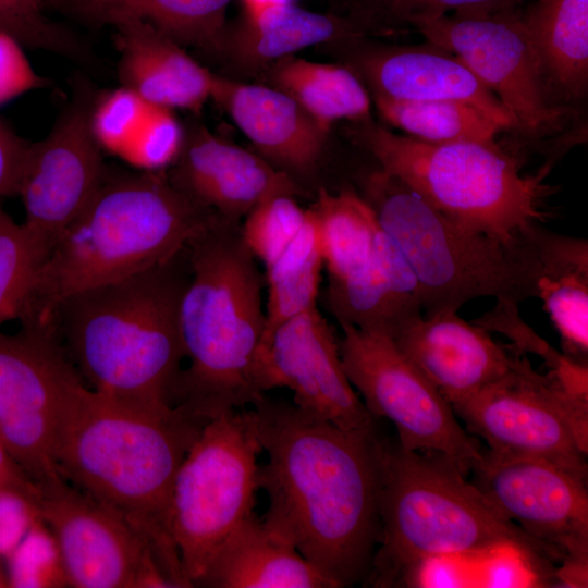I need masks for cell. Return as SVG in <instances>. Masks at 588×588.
I'll return each instance as SVG.
<instances>
[{"instance_id": "6da1fadb", "label": "cell", "mask_w": 588, "mask_h": 588, "mask_svg": "<svg viewBox=\"0 0 588 588\" xmlns=\"http://www.w3.org/2000/svg\"><path fill=\"white\" fill-rule=\"evenodd\" d=\"M253 409L268 455L258 469L264 524L334 588L366 584L381 539L388 446L376 425L342 428L266 394Z\"/></svg>"}, {"instance_id": "7a4b0ae2", "label": "cell", "mask_w": 588, "mask_h": 588, "mask_svg": "<svg viewBox=\"0 0 588 588\" xmlns=\"http://www.w3.org/2000/svg\"><path fill=\"white\" fill-rule=\"evenodd\" d=\"M208 421L180 407L157 411L100 394L83 382L60 415L59 474L127 524L174 587H191L170 530L173 483Z\"/></svg>"}, {"instance_id": "3957f363", "label": "cell", "mask_w": 588, "mask_h": 588, "mask_svg": "<svg viewBox=\"0 0 588 588\" xmlns=\"http://www.w3.org/2000/svg\"><path fill=\"white\" fill-rule=\"evenodd\" d=\"M188 278L186 246L166 262L61 303L54 326L91 390L146 408L174 407L185 358L179 309Z\"/></svg>"}, {"instance_id": "277c9868", "label": "cell", "mask_w": 588, "mask_h": 588, "mask_svg": "<svg viewBox=\"0 0 588 588\" xmlns=\"http://www.w3.org/2000/svg\"><path fill=\"white\" fill-rule=\"evenodd\" d=\"M213 216L154 171L110 173L51 247L19 318L54 327L68 297L166 262Z\"/></svg>"}, {"instance_id": "5b68a950", "label": "cell", "mask_w": 588, "mask_h": 588, "mask_svg": "<svg viewBox=\"0 0 588 588\" xmlns=\"http://www.w3.org/2000/svg\"><path fill=\"white\" fill-rule=\"evenodd\" d=\"M187 253L179 326L189 366L181 372L174 407L209 421L265 395L254 379L265 327L262 282L241 231L220 216L189 241Z\"/></svg>"}, {"instance_id": "8992f818", "label": "cell", "mask_w": 588, "mask_h": 588, "mask_svg": "<svg viewBox=\"0 0 588 588\" xmlns=\"http://www.w3.org/2000/svg\"><path fill=\"white\" fill-rule=\"evenodd\" d=\"M381 539L366 584L412 587L419 566L443 556L486 555L514 547L541 578L564 556L507 519L449 456L388 443L380 495Z\"/></svg>"}, {"instance_id": "52a82bcc", "label": "cell", "mask_w": 588, "mask_h": 588, "mask_svg": "<svg viewBox=\"0 0 588 588\" xmlns=\"http://www.w3.org/2000/svg\"><path fill=\"white\" fill-rule=\"evenodd\" d=\"M364 189L417 279L426 316L456 313L478 297L516 305L538 297L540 264L527 232L506 244L468 229L381 169L366 177Z\"/></svg>"}, {"instance_id": "ba28073f", "label": "cell", "mask_w": 588, "mask_h": 588, "mask_svg": "<svg viewBox=\"0 0 588 588\" xmlns=\"http://www.w3.org/2000/svg\"><path fill=\"white\" fill-rule=\"evenodd\" d=\"M363 123L358 139L380 169L468 229L514 244L552 217L549 163L524 175L519 159L497 142L430 143Z\"/></svg>"}, {"instance_id": "9c48e42d", "label": "cell", "mask_w": 588, "mask_h": 588, "mask_svg": "<svg viewBox=\"0 0 588 588\" xmlns=\"http://www.w3.org/2000/svg\"><path fill=\"white\" fill-rule=\"evenodd\" d=\"M254 409L209 420L176 473L170 530L191 587H198L228 538L254 514L258 455Z\"/></svg>"}, {"instance_id": "30bf717a", "label": "cell", "mask_w": 588, "mask_h": 588, "mask_svg": "<svg viewBox=\"0 0 588 588\" xmlns=\"http://www.w3.org/2000/svg\"><path fill=\"white\" fill-rule=\"evenodd\" d=\"M489 452L547 461L587 477L588 393L518 352L499 379L452 406Z\"/></svg>"}, {"instance_id": "8fae6325", "label": "cell", "mask_w": 588, "mask_h": 588, "mask_svg": "<svg viewBox=\"0 0 588 588\" xmlns=\"http://www.w3.org/2000/svg\"><path fill=\"white\" fill-rule=\"evenodd\" d=\"M339 351L345 375L363 397L368 413L390 419L399 445L411 451H433L449 456L467 476L483 453L464 429L451 404L380 331L342 323Z\"/></svg>"}, {"instance_id": "7c38bea8", "label": "cell", "mask_w": 588, "mask_h": 588, "mask_svg": "<svg viewBox=\"0 0 588 588\" xmlns=\"http://www.w3.org/2000/svg\"><path fill=\"white\" fill-rule=\"evenodd\" d=\"M412 27L426 41L458 57L509 111L514 130L527 138L561 132L573 114L551 100L520 10L454 12Z\"/></svg>"}, {"instance_id": "4fadbf2b", "label": "cell", "mask_w": 588, "mask_h": 588, "mask_svg": "<svg viewBox=\"0 0 588 588\" xmlns=\"http://www.w3.org/2000/svg\"><path fill=\"white\" fill-rule=\"evenodd\" d=\"M82 382L54 327L0 330V443L38 486L63 478L53 458L58 424Z\"/></svg>"}, {"instance_id": "5bb4252c", "label": "cell", "mask_w": 588, "mask_h": 588, "mask_svg": "<svg viewBox=\"0 0 588 588\" xmlns=\"http://www.w3.org/2000/svg\"><path fill=\"white\" fill-rule=\"evenodd\" d=\"M39 516L52 532L68 586L174 587L142 538L64 478L39 486Z\"/></svg>"}, {"instance_id": "9a60e30c", "label": "cell", "mask_w": 588, "mask_h": 588, "mask_svg": "<svg viewBox=\"0 0 588 588\" xmlns=\"http://www.w3.org/2000/svg\"><path fill=\"white\" fill-rule=\"evenodd\" d=\"M93 107L85 96L75 99L49 134L27 148L17 193L25 209L24 224L50 249L108 173L90 127Z\"/></svg>"}, {"instance_id": "2e32d148", "label": "cell", "mask_w": 588, "mask_h": 588, "mask_svg": "<svg viewBox=\"0 0 588 588\" xmlns=\"http://www.w3.org/2000/svg\"><path fill=\"white\" fill-rule=\"evenodd\" d=\"M254 379L262 394L291 390L293 404L311 418L346 429L375 424L345 375L332 328L316 307L279 326L258 348Z\"/></svg>"}, {"instance_id": "e0dca14e", "label": "cell", "mask_w": 588, "mask_h": 588, "mask_svg": "<svg viewBox=\"0 0 588 588\" xmlns=\"http://www.w3.org/2000/svg\"><path fill=\"white\" fill-rule=\"evenodd\" d=\"M473 483L511 522L564 559L588 561L587 477L527 457L483 453Z\"/></svg>"}, {"instance_id": "ac0fdd59", "label": "cell", "mask_w": 588, "mask_h": 588, "mask_svg": "<svg viewBox=\"0 0 588 588\" xmlns=\"http://www.w3.org/2000/svg\"><path fill=\"white\" fill-rule=\"evenodd\" d=\"M391 338L451 406L502 377L520 352L456 313L419 316Z\"/></svg>"}, {"instance_id": "d6986e66", "label": "cell", "mask_w": 588, "mask_h": 588, "mask_svg": "<svg viewBox=\"0 0 588 588\" xmlns=\"http://www.w3.org/2000/svg\"><path fill=\"white\" fill-rule=\"evenodd\" d=\"M176 161L173 185L232 222L273 195L297 192L286 172L204 128L184 138Z\"/></svg>"}, {"instance_id": "ffe728a7", "label": "cell", "mask_w": 588, "mask_h": 588, "mask_svg": "<svg viewBox=\"0 0 588 588\" xmlns=\"http://www.w3.org/2000/svg\"><path fill=\"white\" fill-rule=\"evenodd\" d=\"M356 64L373 95L404 101L466 102L505 130H514L512 115L467 65L433 44L369 49L358 56Z\"/></svg>"}, {"instance_id": "44dd1931", "label": "cell", "mask_w": 588, "mask_h": 588, "mask_svg": "<svg viewBox=\"0 0 588 588\" xmlns=\"http://www.w3.org/2000/svg\"><path fill=\"white\" fill-rule=\"evenodd\" d=\"M211 99L266 158L279 166L306 171L319 159L328 131L281 89L215 74Z\"/></svg>"}, {"instance_id": "7402d4cb", "label": "cell", "mask_w": 588, "mask_h": 588, "mask_svg": "<svg viewBox=\"0 0 588 588\" xmlns=\"http://www.w3.org/2000/svg\"><path fill=\"white\" fill-rule=\"evenodd\" d=\"M121 86L152 107L199 112L211 99L215 74L176 41L140 21L113 26Z\"/></svg>"}, {"instance_id": "603a6c76", "label": "cell", "mask_w": 588, "mask_h": 588, "mask_svg": "<svg viewBox=\"0 0 588 588\" xmlns=\"http://www.w3.org/2000/svg\"><path fill=\"white\" fill-rule=\"evenodd\" d=\"M328 301L340 324L380 331L390 336L422 316L417 279L381 228L371 264L354 275L330 281Z\"/></svg>"}, {"instance_id": "cb8c5ba5", "label": "cell", "mask_w": 588, "mask_h": 588, "mask_svg": "<svg viewBox=\"0 0 588 588\" xmlns=\"http://www.w3.org/2000/svg\"><path fill=\"white\" fill-rule=\"evenodd\" d=\"M198 587L334 588L290 542L255 513L223 543Z\"/></svg>"}, {"instance_id": "d4e9b609", "label": "cell", "mask_w": 588, "mask_h": 588, "mask_svg": "<svg viewBox=\"0 0 588 588\" xmlns=\"http://www.w3.org/2000/svg\"><path fill=\"white\" fill-rule=\"evenodd\" d=\"M520 19L551 100L572 110L588 90V0H534Z\"/></svg>"}, {"instance_id": "484cf974", "label": "cell", "mask_w": 588, "mask_h": 588, "mask_svg": "<svg viewBox=\"0 0 588 588\" xmlns=\"http://www.w3.org/2000/svg\"><path fill=\"white\" fill-rule=\"evenodd\" d=\"M540 264L538 298L558 330L566 356L587 365L588 242L546 230L528 232Z\"/></svg>"}, {"instance_id": "4316f807", "label": "cell", "mask_w": 588, "mask_h": 588, "mask_svg": "<svg viewBox=\"0 0 588 588\" xmlns=\"http://www.w3.org/2000/svg\"><path fill=\"white\" fill-rule=\"evenodd\" d=\"M232 0H56V5L96 25L149 24L179 45L213 51L223 46Z\"/></svg>"}, {"instance_id": "83f0119b", "label": "cell", "mask_w": 588, "mask_h": 588, "mask_svg": "<svg viewBox=\"0 0 588 588\" xmlns=\"http://www.w3.org/2000/svg\"><path fill=\"white\" fill-rule=\"evenodd\" d=\"M274 87L290 95L326 131L341 120L367 121L371 98L348 68L286 57L272 70Z\"/></svg>"}, {"instance_id": "f1b7e54d", "label": "cell", "mask_w": 588, "mask_h": 588, "mask_svg": "<svg viewBox=\"0 0 588 588\" xmlns=\"http://www.w3.org/2000/svg\"><path fill=\"white\" fill-rule=\"evenodd\" d=\"M310 210L330 281L354 275L371 264L380 226L363 196L351 189L339 194L321 189Z\"/></svg>"}, {"instance_id": "f546056e", "label": "cell", "mask_w": 588, "mask_h": 588, "mask_svg": "<svg viewBox=\"0 0 588 588\" xmlns=\"http://www.w3.org/2000/svg\"><path fill=\"white\" fill-rule=\"evenodd\" d=\"M322 267L316 221L307 209V219L301 231L266 267L269 295L259 346L269 340L279 326L316 307Z\"/></svg>"}, {"instance_id": "4dcf8cb0", "label": "cell", "mask_w": 588, "mask_h": 588, "mask_svg": "<svg viewBox=\"0 0 588 588\" xmlns=\"http://www.w3.org/2000/svg\"><path fill=\"white\" fill-rule=\"evenodd\" d=\"M354 33L358 34L341 21L302 9L292 2L247 15L238 44L247 59L268 62Z\"/></svg>"}, {"instance_id": "1f68e13d", "label": "cell", "mask_w": 588, "mask_h": 588, "mask_svg": "<svg viewBox=\"0 0 588 588\" xmlns=\"http://www.w3.org/2000/svg\"><path fill=\"white\" fill-rule=\"evenodd\" d=\"M382 119L407 136L430 143L495 142L505 128L483 110L460 101H404L373 95Z\"/></svg>"}, {"instance_id": "d6a6232c", "label": "cell", "mask_w": 588, "mask_h": 588, "mask_svg": "<svg viewBox=\"0 0 588 588\" xmlns=\"http://www.w3.org/2000/svg\"><path fill=\"white\" fill-rule=\"evenodd\" d=\"M50 248L0 208V330L19 319Z\"/></svg>"}, {"instance_id": "836d02e7", "label": "cell", "mask_w": 588, "mask_h": 588, "mask_svg": "<svg viewBox=\"0 0 588 588\" xmlns=\"http://www.w3.org/2000/svg\"><path fill=\"white\" fill-rule=\"evenodd\" d=\"M307 219V209L301 208L293 195H273L250 210L241 230V236L265 267L293 241Z\"/></svg>"}, {"instance_id": "e575fe53", "label": "cell", "mask_w": 588, "mask_h": 588, "mask_svg": "<svg viewBox=\"0 0 588 588\" xmlns=\"http://www.w3.org/2000/svg\"><path fill=\"white\" fill-rule=\"evenodd\" d=\"M4 559L8 587H69L54 537L40 516Z\"/></svg>"}, {"instance_id": "d590c367", "label": "cell", "mask_w": 588, "mask_h": 588, "mask_svg": "<svg viewBox=\"0 0 588 588\" xmlns=\"http://www.w3.org/2000/svg\"><path fill=\"white\" fill-rule=\"evenodd\" d=\"M0 30L23 46L85 61L89 58L82 40L70 29L45 16L0 0Z\"/></svg>"}, {"instance_id": "8d00e7d4", "label": "cell", "mask_w": 588, "mask_h": 588, "mask_svg": "<svg viewBox=\"0 0 588 588\" xmlns=\"http://www.w3.org/2000/svg\"><path fill=\"white\" fill-rule=\"evenodd\" d=\"M150 107L124 86L107 93L96 101L90 114V127L102 150L120 156Z\"/></svg>"}, {"instance_id": "74e56055", "label": "cell", "mask_w": 588, "mask_h": 588, "mask_svg": "<svg viewBox=\"0 0 588 588\" xmlns=\"http://www.w3.org/2000/svg\"><path fill=\"white\" fill-rule=\"evenodd\" d=\"M184 138L172 110L151 106L120 156L143 170L155 171L176 161Z\"/></svg>"}, {"instance_id": "f35d334b", "label": "cell", "mask_w": 588, "mask_h": 588, "mask_svg": "<svg viewBox=\"0 0 588 588\" xmlns=\"http://www.w3.org/2000/svg\"><path fill=\"white\" fill-rule=\"evenodd\" d=\"M526 0H365L367 15L390 25L412 27L415 23L449 12L477 13L518 9Z\"/></svg>"}, {"instance_id": "ab89813d", "label": "cell", "mask_w": 588, "mask_h": 588, "mask_svg": "<svg viewBox=\"0 0 588 588\" xmlns=\"http://www.w3.org/2000/svg\"><path fill=\"white\" fill-rule=\"evenodd\" d=\"M23 47L13 36L0 30V105L50 84L34 70Z\"/></svg>"}, {"instance_id": "60d3db41", "label": "cell", "mask_w": 588, "mask_h": 588, "mask_svg": "<svg viewBox=\"0 0 588 588\" xmlns=\"http://www.w3.org/2000/svg\"><path fill=\"white\" fill-rule=\"evenodd\" d=\"M39 517L37 505L27 498L0 492V558H5Z\"/></svg>"}, {"instance_id": "b9f144b4", "label": "cell", "mask_w": 588, "mask_h": 588, "mask_svg": "<svg viewBox=\"0 0 588 588\" xmlns=\"http://www.w3.org/2000/svg\"><path fill=\"white\" fill-rule=\"evenodd\" d=\"M28 146L0 119V197L17 195Z\"/></svg>"}, {"instance_id": "7bdbcfd3", "label": "cell", "mask_w": 588, "mask_h": 588, "mask_svg": "<svg viewBox=\"0 0 588 588\" xmlns=\"http://www.w3.org/2000/svg\"><path fill=\"white\" fill-rule=\"evenodd\" d=\"M0 492H13L33 501L40 498L39 486L23 470L0 443Z\"/></svg>"}, {"instance_id": "ee69618b", "label": "cell", "mask_w": 588, "mask_h": 588, "mask_svg": "<svg viewBox=\"0 0 588 588\" xmlns=\"http://www.w3.org/2000/svg\"><path fill=\"white\" fill-rule=\"evenodd\" d=\"M242 1L246 8L247 15H250L261 10H265L267 8L292 3L293 0H242Z\"/></svg>"}, {"instance_id": "f6af8a7d", "label": "cell", "mask_w": 588, "mask_h": 588, "mask_svg": "<svg viewBox=\"0 0 588 588\" xmlns=\"http://www.w3.org/2000/svg\"><path fill=\"white\" fill-rule=\"evenodd\" d=\"M4 1L13 5L26 9V10L41 12V7L46 0H4Z\"/></svg>"}, {"instance_id": "bcb514c9", "label": "cell", "mask_w": 588, "mask_h": 588, "mask_svg": "<svg viewBox=\"0 0 588 588\" xmlns=\"http://www.w3.org/2000/svg\"><path fill=\"white\" fill-rule=\"evenodd\" d=\"M8 587V580L5 574L0 568V588Z\"/></svg>"}]
</instances>
